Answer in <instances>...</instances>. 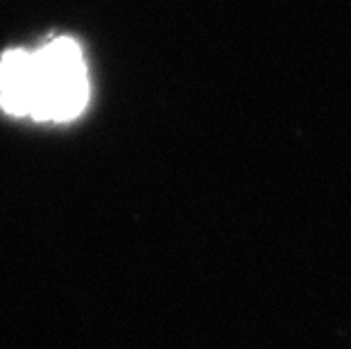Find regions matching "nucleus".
<instances>
[{
    "mask_svg": "<svg viewBox=\"0 0 351 349\" xmlns=\"http://www.w3.org/2000/svg\"><path fill=\"white\" fill-rule=\"evenodd\" d=\"M82 46L55 36L39 50L10 48L0 57V109L34 123H71L88 105Z\"/></svg>",
    "mask_w": 351,
    "mask_h": 349,
    "instance_id": "1",
    "label": "nucleus"
}]
</instances>
